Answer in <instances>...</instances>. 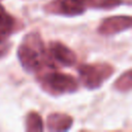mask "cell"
Masks as SVG:
<instances>
[{
	"instance_id": "1",
	"label": "cell",
	"mask_w": 132,
	"mask_h": 132,
	"mask_svg": "<svg viewBox=\"0 0 132 132\" xmlns=\"http://www.w3.org/2000/svg\"><path fill=\"white\" fill-rule=\"evenodd\" d=\"M18 60L25 71L38 74L46 69L56 68L47 48L38 32L26 34L16 51Z\"/></svg>"
},
{
	"instance_id": "2",
	"label": "cell",
	"mask_w": 132,
	"mask_h": 132,
	"mask_svg": "<svg viewBox=\"0 0 132 132\" xmlns=\"http://www.w3.org/2000/svg\"><path fill=\"white\" fill-rule=\"evenodd\" d=\"M36 78L40 88L53 97L73 94L79 88L78 81L73 75L61 72L57 68L46 69L38 73Z\"/></svg>"
},
{
	"instance_id": "3",
	"label": "cell",
	"mask_w": 132,
	"mask_h": 132,
	"mask_svg": "<svg viewBox=\"0 0 132 132\" xmlns=\"http://www.w3.org/2000/svg\"><path fill=\"white\" fill-rule=\"evenodd\" d=\"M82 86L88 90H97L114 73V67L106 62L85 63L77 67Z\"/></svg>"
},
{
	"instance_id": "4",
	"label": "cell",
	"mask_w": 132,
	"mask_h": 132,
	"mask_svg": "<svg viewBox=\"0 0 132 132\" xmlns=\"http://www.w3.org/2000/svg\"><path fill=\"white\" fill-rule=\"evenodd\" d=\"M47 14L62 16H77L88 9L87 0H51L43 5Z\"/></svg>"
},
{
	"instance_id": "5",
	"label": "cell",
	"mask_w": 132,
	"mask_h": 132,
	"mask_svg": "<svg viewBox=\"0 0 132 132\" xmlns=\"http://www.w3.org/2000/svg\"><path fill=\"white\" fill-rule=\"evenodd\" d=\"M132 27L130 15H111L102 20L97 28V33L102 36H112L127 31Z\"/></svg>"
},
{
	"instance_id": "6",
	"label": "cell",
	"mask_w": 132,
	"mask_h": 132,
	"mask_svg": "<svg viewBox=\"0 0 132 132\" xmlns=\"http://www.w3.org/2000/svg\"><path fill=\"white\" fill-rule=\"evenodd\" d=\"M48 54L52 60L62 66L71 67L76 64V54L66 44L61 41H51L47 46Z\"/></svg>"
},
{
	"instance_id": "7",
	"label": "cell",
	"mask_w": 132,
	"mask_h": 132,
	"mask_svg": "<svg viewBox=\"0 0 132 132\" xmlns=\"http://www.w3.org/2000/svg\"><path fill=\"white\" fill-rule=\"evenodd\" d=\"M73 118L65 112H52L46 118V128L53 132H65L71 129Z\"/></svg>"
},
{
	"instance_id": "8",
	"label": "cell",
	"mask_w": 132,
	"mask_h": 132,
	"mask_svg": "<svg viewBox=\"0 0 132 132\" xmlns=\"http://www.w3.org/2000/svg\"><path fill=\"white\" fill-rule=\"evenodd\" d=\"M43 129V121L39 112L35 110L29 111L25 120V130L27 132H42Z\"/></svg>"
},
{
	"instance_id": "9",
	"label": "cell",
	"mask_w": 132,
	"mask_h": 132,
	"mask_svg": "<svg viewBox=\"0 0 132 132\" xmlns=\"http://www.w3.org/2000/svg\"><path fill=\"white\" fill-rule=\"evenodd\" d=\"M19 26H22L18 23V20L11 15L3 5L0 4V28L4 29L11 34L19 29Z\"/></svg>"
},
{
	"instance_id": "10",
	"label": "cell",
	"mask_w": 132,
	"mask_h": 132,
	"mask_svg": "<svg viewBox=\"0 0 132 132\" xmlns=\"http://www.w3.org/2000/svg\"><path fill=\"white\" fill-rule=\"evenodd\" d=\"M132 88V70L127 69L112 84V89L121 93H128Z\"/></svg>"
},
{
	"instance_id": "11",
	"label": "cell",
	"mask_w": 132,
	"mask_h": 132,
	"mask_svg": "<svg viewBox=\"0 0 132 132\" xmlns=\"http://www.w3.org/2000/svg\"><path fill=\"white\" fill-rule=\"evenodd\" d=\"M125 3L126 0H87L88 8L100 10H110Z\"/></svg>"
},
{
	"instance_id": "12",
	"label": "cell",
	"mask_w": 132,
	"mask_h": 132,
	"mask_svg": "<svg viewBox=\"0 0 132 132\" xmlns=\"http://www.w3.org/2000/svg\"><path fill=\"white\" fill-rule=\"evenodd\" d=\"M10 47H11V44L10 43H7L6 41L3 42V43H1L0 44V58L5 57L7 55V53L9 52Z\"/></svg>"
},
{
	"instance_id": "13",
	"label": "cell",
	"mask_w": 132,
	"mask_h": 132,
	"mask_svg": "<svg viewBox=\"0 0 132 132\" xmlns=\"http://www.w3.org/2000/svg\"><path fill=\"white\" fill-rule=\"evenodd\" d=\"M9 35H11L10 32H8V31L0 28V44L3 43V42H5L6 39L9 37Z\"/></svg>"
},
{
	"instance_id": "14",
	"label": "cell",
	"mask_w": 132,
	"mask_h": 132,
	"mask_svg": "<svg viewBox=\"0 0 132 132\" xmlns=\"http://www.w3.org/2000/svg\"><path fill=\"white\" fill-rule=\"evenodd\" d=\"M0 1H2V0H0Z\"/></svg>"
}]
</instances>
